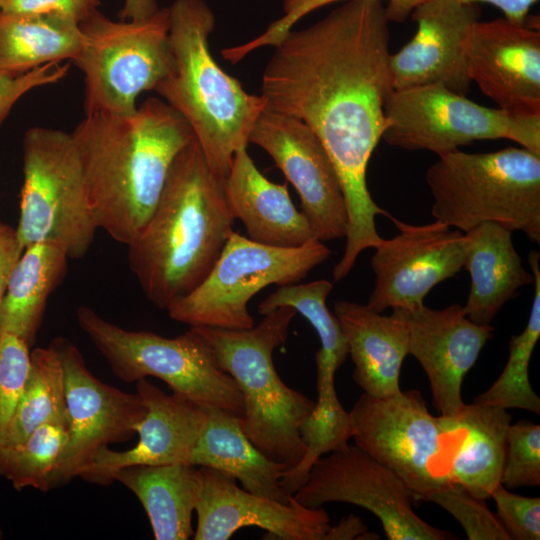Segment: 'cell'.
<instances>
[{"label": "cell", "instance_id": "52a82bcc", "mask_svg": "<svg viewBox=\"0 0 540 540\" xmlns=\"http://www.w3.org/2000/svg\"><path fill=\"white\" fill-rule=\"evenodd\" d=\"M76 318L121 381L133 383L155 377L200 406L243 416L244 403L238 386L219 368L210 345L194 327L166 338L148 331L124 329L88 306H80Z\"/></svg>", "mask_w": 540, "mask_h": 540}, {"label": "cell", "instance_id": "8fae6325", "mask_svg": "<svg viewBox=\"0 0 540 540\" xmlns=\"http://www.w3.org/2000/svg\"><path fill=\"white\" fill-rule=\"evenodd\" d=\"M381 140L442 156L478 140H512L540 155V115L479 105L442 85L394 90Z\"/></svg>", "mask_w": 540, "mask_h": 540}, {"label": "cell", "instance_id": "e575fe53", "mask_svg": "<svg viewBox=\"0 0 540 540\" xmlns=\"http://www.w3.org/2000/svg\"><path fill=\"white\" fill-rule=\"evenodd\" d=\"M341 0H284V15L271 23L267 29L256 38L244 44L225 48L221 51L224 59L237 63L252 51L265 47L276 46L292 27L305 15L317 8ZM386 15L389 21L403 22L425 0H386Z\"/></svg>", "mask_w": 540, "mask_h": 540}, {"label": "cell", "instance_id": "7402d4cb", "mask_svg": "<svg viewBox=\"0 0 540 540\" xmlns=\"http://www.w3.org/2000/svg\"><path fill=\"white\" fill-rule=\"evenodd\" d=\"M223 188L231 215L242 222L249 239L284 248L315 239L307 218L293 204L287 183L267 179L246 148L234 154Z\"/></svg>", "mask_w": 540, "mask_h": 540}, {"label": "cell", "instance_id": "60d3db41", "mask_svg": "<svg viewBox=\"0 0 540 540\" xmlns=\"http://www.w3.org/2000/svg\"><path fill=\"white\" fill-rule=\"evenodd\" d=\"M100 3V0H1L0 14H59L80 24L98 9Z\"/></svg>", "mask_w": 540, "mask_h": 540}, {"label": "cell", "instance_id": "2e32d148", "mask_svg": "<svg viewBox=\"0 0 540 540\" xmlns=\"http://www.w3.org/2000/svg\"><path fill=\"white\" fill-rule=\"evenodd\" d=\"M249 143L265 150L296 189L315 239L345 238L348 214L341 184L323 144L302 121L264 110Z\"/></svg>", "mask_w": 540, "mask_h": 540}, {"label": "cell", "instance_id": "bcb514c9", "mask_svg": "<svg viewBox=\"0 0 540 540\" xmlns=\"http://www.w3.org/2000/svg\"><path fill=\"white\" fill-rule=\"evenodd\" d=\"M2 538H3V531H2V529L0 527V539H2Z\"/></svg>", "mask_w": 540, "mask_h": 540}, {"label": "cell", "instance_id": "8d00e7d4", "mask_svg": "<svg viewBox=\"0 0 540 540\" xmlns=\"http://www.w3.org/2000/svg\"><path fill=\"white\" fill-rule=\"evenodd\" d=\"M426 501L450 513L469 540H509L496 515L485 504L486 500L471 495L460 485H447L431 494Z\"/></svg>", "mask_w": 540, "mask_h": 540}, {"label": "cell", "instance_id": "ac0fdd59", "mask_svg": "<svg viewBox=\"0 0 540 540\" xmlns=\"http://www.w3.org/2000/svg\"><path fill=\"white\" fill-rule=\"evenodd\" d=\"M198 469L195 540H227L244 527L261 528L283 540H324L331 527L322 507H306L293 496L286 504L258 496L238 487L230 475Z\"/></svg>", "mask_w": 540, "mask_h": 540}, {"label": "cell", "instance_id": "f1b7e54d", "mask_svg": "<svg viewBox=\"0 0 540 540\" xmlns=\"http://www.w3.org/2000/svg\"><path fill=\"white\" fill-rule=\"evenodd\" d=\"M84 44L80 24L59 14H0V72L20 74L49 63L78 58Z\"/></svg>", "mask_w": 540, "mask_h": 540}, {"label": "cell", "instance_id": "f35d334b", "mask_svg": "<svg viewBox=\"0 0 540 540\" xmlns=\"http://www.w3.org/2000/svg\"><path fill=\"white\" fill-rule=\"evenodd\" d=\"M496 517L509 540L540 539V498L514 494L502 484L492 492Z\"/></svg>", "mask_w": 540, "mask_h": 540}, {"label": "cell", "instance_id": "ba28073f", "mask_svg": "<svg viewBox=\"0 0 540 540\" xmlns=\"http://www.w3.org/2000/svg\"><path fill=\"white\" fill-rule=\"evenodd\" d=\"M84 44L74 63L85 81L86 115H129L137 97L175 71L169 8L141 21H113L95 10L80 23Z\"/></svg>", "mask_w": 540, "mask_h": 540}, {"label": "cell", "instance_id": "44dd1931", "mask_svg": "<svg viewBox=\"0 0 540 540\" xmlns=\"http://www.w3.org/2000/svg\"><path fill=\"white\" fill-rule=\"evenodd\" d=\"M399 310L408 324L409 354L427 374L439 415L454 414L464 404L463 380L492 337L493 327L472 322L459 304Z\"/></svg>", "mask_w": 540, "mask_h": 540}, {"label": "cell", "instance_id": "d590c367", "mask_svg": "<svg viewBox=\"0 0 540 540\" xmlns=\"http://www.w3.org/2000/svg\"><path fill=\"white\" fill-rule=\"evenodd\" d=\"M501 484L507 489L540 485V425L529 421L510 424Z\"/></svg>", "mask_w": 540, "mask_h": 540}, {"label": "cell", "instance_id": "9c48e42d", "mask_svg": "<svg viewBox=\"0 0 540 540\" xmlns=\"http://www.w3.org/2000/svg\"><path fill=\"white\" fill-rule=\"evenodd\" d=\"M23 175L16 227L22 246L48 242L69 259L83 257L98 226L72 133L30 128L23 140Z\"/></svg>", "mask_w": 540, "mask_h": 540}, {"label": "cell", "instance_id": "7c38bea8", "mask_svg": "<svg viewBox=\"0 0 540 540\" xmlns=\"http://www.w3.org/2000/svg\"><path fill=\"white\" fill-rule=\"evenodd\" d=\"M349 413L355 445L394 471L415 501L452 484V436L420 391L381 398L363 393Z\"/></svg>", "mask_w": 540, "mask_h": 540}, {"label": "cell", "instance_id": "f546056e", "mask_svg": "<svg viewBox=\"0 0 540 540\" xmlns=\"http://www.w3.org/2000/svg\"><path fill=\"white\" fill-rule=\"evenodd\" d=\"M332 288L333 284L326 279L283 285L258 305V312L263 316L279 307H291L315 329L320 341L315 355L318 395L335 388V373L348 355V344L340 322L326 305Z\"/></svg>", "mask_w": 540, "mask_h": 540}, {"label": "cell", "instance_id": "5b68a950", "mask_svg": "<svg viewBox=\"0 0 540 540\" xmlns=\"http://www.w3.org/2000/svg\"><path fill=\"white\" fill-rule=\"evenodd\" d=\"M296 313L291 307H279L248 329L194 327L242 394L241 426L247 438L269 459L289 468L306 452L299 427L316 404L288 387L273 363V352L286 342Z\"/></svg>", "mask_w": 540, "mask_h": 540}, {"label": "cell", "instance_id": "7a4b0ae2", "mask_svg": "<svg viewBox=\"0 0 540 540\" xmlns=\"http://www.w3.org/2000/svg\"><path fill=\"white\" fill-rule=\"evenodd\" d=\"M98 229L128 245L141 232L179 152L195 135L165 101L129 115H86L72 132Z\"/></svg>", "mask_w": 540, "mask_h": 540}, {"label": "cell", "instance_id": "f6af8a7d", "mask_svg": "<svg viewBox=\"0 0 540 540\" xmlns=\"http://www.w3.org/2000/svg\"><path fill=\"white\" fill-rule=\"evenodd\" d=\"M158 9L156 0H125L119 17L124 21H141L154 15Z\"/></svg>", "mask_w": 540, "mask_h": 540}, {"label": "cell", "instance_id": "7dc6e473", "mask_svg": "<svg viewBox=\"0 0 540 540\" xmlns=\"http://www.w3.org/2000/svg\"><path fill=\"white\" fill-rule=\"evenodd\" d=\"M0 6H1V0H0Z\"/></svg>", "mask_w": 540, "mask_h": 540}, {"label": "cell", "instance_id": "83f0119b", "mask_svg": "<svg viewBox=\"0 0 540 540\" xmlns=\"http://www.w3.org/2000/svg\"><path fill=\"white\" fill-rule=\"evenodd\" d=\"M68 255L60 246H27L16 263L0 307V334H12L30 347L36 340L49 296L67 273Z\"/></svg>", "mask_w": 540, "mask_h": 540}, {"label": "cell", "instance_id": "5bb4252c", "mask_svg": "<svg viewBox=\"0 0 540 540\" xmlns=\"http://www.w3.org/2000/svg\"><path fill=\"white\" fill-rule=\"evenodd\" d=\"M51 344L62 362L68 426L56 487L79 476L102 448L132 438L147 408L137 392L122 391L96 378L69 340L58 337Z\"/></svg>", "mask_w": 540, "mask_h": 540}, {"label": "cell", "instance_id": "7bdbcfd3", "mask_svg": "<svg viewBox=\"0 0 540 540\" xmlns=\"http://www.w3.org/2000/svg\"><path fill=\"white\" fill-rule=\"evenodd\" d=\"M367 536L379 539L377 534L367 532V527L357 516L349 515L330 527L324 540L369 539Z\"/></svg>", "mask_w": 540, "mask_h": 540}, {"label": "cell", "instance_id": "d4e9b609", "mask_svg": "<svg viewBox=\"0 0 540 540\" xmlns=\"http://www.w3.org/2000/svg\"><path fill=\"white\" fill-rule=\"evenodd\" d=\"M467 239L463 267L470 290L463 306L468 319L490 325L518 290L534 281L515 249L512 231L497 223H482L464 233Z\"/></svg>", "mask_w": 540, "mask_h": 540}, {"label": "cell", "instance_id": "74e56055", "mask_svg": "<svg viewBox=\"0 0 540 540\" xmlns=\"http://www.w3.org/2000/svg\"><path fill=\"white\" fill-rule=\"evenodd\" d=\"M30 364V346L15 335L0 334V446L25 389Z\"/></svg>", "mask_w": 540, "mask_h": 540}, {"label": "cell", "instance_id": "ee69618b", "mask_svg": "<svg viewBox=\"0 0 540 540\" xmlns=\"http://www.w3.org/2000/svg\"><path fill=\"white\" fill-rule=\"evenodd\" d=\"M462 3H489L500 9L504 18L507 20L522 24L527 21L528 13L531 7L538 0H456Z\"/></svg>", "mask_w": 540, "mask_h": 540}, {"label": "cell", "instance_id": "d6986e66", "mask_svg": "<svg viewBox=\"0 0 540 540\" xmlns=\"http://www.w3.org/2000/svg\"><path fill=\"white\" fill-rule=\"evenodd\" d=\"M136 392L147 408L136 428L137 443L128 450H99L80 471L85 481L109 485L123 468L136 465H192V455L206 425L207 414L185 396L166 394L146 378L138 380Z\"/></svg>", "mask_w": 540, "mask_h": 540}, {"label": "cell", "instance_id": "cb8c5ba5", "mask_svg": "<svg viewBox=\"0 0 540 540\" xmlns=\"http://www.w3.org/2000/svg\"><path fill=\"white\" fill-rule=\"evenodd\" d=\"M439 417L453 439L451 482L477 498H491L501 484L510 414L503 408L473 402Z\"/></svg>", "mask_w": 540, "mask_h": 540}, {"label": "cell", "instance_id": "ffe728a7", "mask_svg": "<svg viewBox=\"0 0 540 540\" xmlns=\"http://www.w3.org/2000/svg\"><path fill=\"white\" fill-rule=\"evenodd\" d=\"M411 15L417 23L414 37L390 55L394 90L442 85L466 96L472 82L463 44L469 27L479 20V5L425 0Z\"/></svg>", "mask_w": 540, "mask_h": 540}, {"label": "cell", "instance_id": "1f68e13d", "mask_svg": "<svg viewBox=\"0 0 540 540\" xmlns=\"http://www.w3.org/2000/svg\"><path fill=\"white\" fill-rule=\"evenodd\" d=\"M539 252L530 251L528 263L534 277V295L524 330L511 336L509 357L498 379L473 402L503 409H523L540 414V398L529 381V362L540 337Z\"/></svg>", "mask_w": 540, "mask_h": 540}, {"label": "cell", "instance_id": "836d02e7", "mask_svg": "<svg viewBox=\"0 0 540 540\" xmlns=\"http://www.w3.org/2000/svg\"><path fill=\"white\" fill-rule=\"evenodd\" d=\"M299 434L306 452L301 461L287 469L281 478V484L289 495L305 483L318 458L346 447L352 438L351 416L340 403L336 390L317 398L313 411L301 423Z\"/></svg>", "mask_w": 540, "mask_h": 540}, {"label": "cell", "instance_id": "484cf974", "mask_svg": "<svg viewBox=\"0 0 540 540\" xmlns=\"http://www.w3.org/2000/svg\"><path fill=\"white\" fill-rule=\"evenodd\" d=\"M207 420L192 455L191 464L208 467L240 481L242 488L258 496L289 503L281 484L288 466L265 456L247 438L241 417L224 410L205 407Z\"/></svg>", "mask_w": 540, "mask_h": 540}, {"label": "cell", "instance_id": "277c9868", "mask_svg": "<svg viewBox=\"0 0 540 540\" xmlns=\"http://www.w3.org/2000/svg\"><path fill=\"white\" fill-rule=\"evenodd\" d=\"M169 17L175 71L155 91L188 122L210 169L224 181L265 100L247 93L213 58L215 16L203 0H176Z\"/></svg>", "mask_w": 540, "mask_h": 540}, {"label": "cell", "instance_id": "4fadbf2b", "mask_svg": "<svg viewBox=\"0 0 540 540\" xmlns=\"http://www.w3.org/2000/svg\"><path fill=\"white\" fill-rule=\"evenodd\" d=\"M292 496L310 508L330 502L363 507L378 517L389 540L455 538L422 520L412 508L415 499L405 482L356 445L318 458Z\"/></svg>", "mask_w": 540, "mask_h": 540}, {"label": "cell", "instance_id": "4316f807", "mask_svg": "<svg viewBox=\"0 0 540 540\" xmlns=\"http://www.w3.org/2000/svg\"><path fill=\"white\" fill-rule=\"evenodd\" d=\"M141 502L156 540H187L193 536L192 514L200 476L194 465H136L114 477Z\"/></svg>", "mask_w": 540, "mask_h": 540}, {"label": "cell", "instance_id": "b9f144b4", "mask_svg": "<svg viewBox=\"0 0 540 540\" xmlns=\"http://www.w3.org/2000/svg\"><path fill=\"white\" fill-rule=\"evenodd\" d=\"M24 249L16 228L0 220V307L11 273Z\"/></svg>", "mask_w": 540, "mask_h": 540}, {"label": "cell", "instance_id": "3957f363", "mask_svg": "<svg viewBox=\"0 0 540 540\" xmlns=\"http://www.w3.org/2000/svg\"><path fill=\"white\" fill-rule=\"evenodd\" d=\"M234 218L223 180L193 139L173 161L160 198L128 246V264L146 298L166 310L196 288L212 269Z\"/></svg>", "mask_w": 540, "mask_h": 540}, {"label": "cell", "instance_id": "603a6c76", "mask_svg": "<svg viewBox=\"0 0 540 540\" xmlns=\"http://www.w3.org/2000/svg\"><path fill=\"white\" fill-rule=\"evenodd\" d=\"M354 363L353 379L365 394L387 397L401 391L400 373L409 354V329L399 309L386 316L367 304L334 303Z\"/></svg>", "mask_w": 540, "mask_h": 540}, {"label": "cell", "instance_id": "9a60e30c", "mask_svg": "<svg viewBox=\"0 0 540 540\" xmlns=\"http://www.w3.org/2000/svg\"><path fill=\"white\" fill-rule=\"evenodd\" d=\"M390 219L399 233L383 238L371 258L375 283L367 305L379 313L424 305L432 288L463 268L467 245L463 232L438 220L413 225Z\"/></svg>", "mask_w": 540, "mask_h": 540}, {"label": "cell", "instance_id": "30bf717a", "mask_svg": "<svg viewBox=\"0 0 540 540\" xmlns=\"http://www.w3.org/2000/svg\"><path fill=\"white\" fill-rule=\"evenodd\" d=\"M324 242L312 239L292 248L255 242L233 231L204 280L166 309L170 318L190 327L248 329L254 320L248 303L260 290L295 284L329 258Z\"/></svg>", "mask_w": 540, "mask_h": 540}, {"label": "cell", "instance_id": "4dcf8cb0", "mask_svg": "<svg viewBox=\"0 0 540 540\" xmlns=\"http://www.w3.org/2000/svg\"><path fill=\"white\" fill-rule=\"evenodd\" d=\"M55 420L67 421V414L62 362L50 344L31 352L25 389L0 449L21 442L37 427Z\"/></svg>", "mask_w": 540, "mask_h": 540}, {"label": "cell", "instance_id": "ab89813d", "mask_svg": "<svg viewBox=\"0 0 540 540\" xmlns=\"http://www.w3.org/2000/svg\"><path fill=\"white\" fill-rule=\"evenodd\" d=\"M68 72L69 66L61 63H49L20 74L0 72V125L24 94L34 88L57 83Z\"/></svg>", "mask_w": 540, "mask_h": 540}, {"label": "cell", "instance_id": "e0dca14e", "mask_svg": "<svg viewBox=\"0 0 540 540\" xmlns=\"http://www.w3.org/2000/svg\"><path fill=\"white\" fill-rule=\"evenodd\" d=\"M468 75L498 108L540 115V30L528 22L478 20L464 39Z\"/></svg>", "mask_w": 540, "mask_h": 540}, {"label": "cell", "instance_id": "8992f818", "mask_svg": "<svg viewBox=\"0 0 540 540\" xmlns=\"http://www.w3.org/2000/svg\"><path fill=\"white\" fill-rule=\"evenodd\" d=\"M432 216L465 233L497 223L540 241V155L524 147L489 153L455 150L426 172Z\"/></svg>", "mask_w": 540, "mask_h": 540}, {"label": "cell", "instance_id": "6da1fadb", "mask_svg": "<svg viewBox=\"0 0 540 540\" xmlns=\"http://www.w3.org/2000/svg\"><path fill=\"white\" fill-rule=\"evenodd\" d=\"M388 23L381 0H347L315 24L290 30L262 75L264 110L305 123L337 172L348 214L345 249L334 267L339 277L382 242L376 216L392 217L373 200L366 180L394 91Z\"/></svg>", "mask_w": 540, "mask_h": 540}, {"label": "cell", "instance_id": "d6a6232c", "mask_svg": "<svg viewBox=\"0 0 540 540\" xmlns=\"http://www.w3.org/2000/svg\"><path fill=\"white\" fill-rule=\"evenodd\" d=\"M67 440V421L42 424L21 442L0 449V477L18 491L29 487L41 491L54 488Z\"/></svg>", "mask_w": 540, "mask_h": 540}]
</instances>
